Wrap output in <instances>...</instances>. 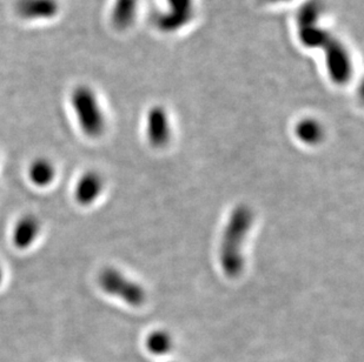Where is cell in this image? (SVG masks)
<instances>
[{
    "instance_id": "obj_8",
    "label": "cell",
    "mask_w": 364,
    "mask_h": 362,
    "mask_svg": "<svg viewBox=\"0 0 364 362\" xmlns=\"http://www.w3.org/2000/svg\"><path fill=\"white\" fill-rule=\"evenodd\" d=\"M16 10L26 21L51 19L59 12L58 0H18Z\"/></svg>"
},
{
    "instance_id": "obj_14",
    "label": "cell",
    "mask_w": 364,
    "mask_h": 362,
    "mask_svg": "<svg viewBox=\"0 0 364 362\" xmlns=\"http://www.w3.org/2000/svg\"><path fill=\"white\" fill-rule=\"evenodd\" d=\"M323 4L320 0H308L297 11V24L301 26L320 24V19L323 16Z\"/></svg>"
},
{
    "instance_id": "obj_2",
    "label": "cell",
    "mask_w": 364,
    "mask_h": 362,
    "mask_svg": "<svg viewBox=\"0 0 364 362\" xmlns=\"http://www.w3.org/2000/svg\"><path fill=\"white\" fill-rule=\"evenodd\" d=\"M71 104L82 133L100 138L107 127V120L96 93L89 86H78L71 94Z\"/></svg>"
},
{
    "instance_id": "obj_15",
    "label": "cell",
    "mask_w": 364,
    "mask_h": 362,
    "mask_svg": "<svg viewBox=\"0 0 364 362\" xmlns=\"http://www.w3.org/2000/svg\"><path fill=\"white\" fill-rule=\"evenodd\" d=\"M146 345L150 352L155 354H164L171 349V336L164 331H154L152 334L149 335Z\"/></svg>"
},
{
    "instance_id": "obj_1",
    "label": "cell",
    "mask_w": 364,
    "mask_h": 362,
    "mask_svg": "<svg viewBox=\"0 0 364 362\" xmlns=\"http://www.w3.org/2000/svg\"><path fill=\"white\" fill-rule=\"evenodd\" d=\"M254 220V211L245 204L237 205L231 211L218 250L220 268L228 278L240 277L243 272L245 266L244 243Z\"/></svg>"
},
{
    "instance_id": "obj_11",
    "label": "cell",
    "mask_w": 364,
    "mask_h": 362,
    "mask_svg": "<svg viewBox=\"0 0 364 362\" xmlns=\"http://www.w3.org/2000/svg\"><path fill=\"white\" fill-rule=\"evenodd\" d=\"M138 0H114L112 23L119 30L129 28L137 16Z\"/></svg>"
},
{
    "instance_id": "obj_6",
    "label": "cell",
    "mask_w": 364,
    "mask_h": 362,
    "mask_svg": "<svg viewBox=\"0 0 364 362\" xmlns=\"http://www.w3.org/2000/svg\"><path fill=\"white\" fill-rule=\"evenodd\" d=\"M146 137L155 148H163L171 139V123L166 109L154 106L146 116Z\"/></svg>"
},
{
    "instance_id": "obj_9",
    "label": "cell",
    "mask_w": 364,
    "mask_h": 362,
    "mask_svg": "<svg viewBox=\"0 0 364 362\" xmlns=\"http://www.w3.org/2000/svg\"><path fill=\"white\" fill-rule=\"evenodd\" d=\"M41 221L32 214L21 216L14 225L12 232V241L14 246L19 250H28V247L35 243L41 233Z\"/></svg>"
},
{
    "instance_id": "obj_17",
    "label": "cell",
    "mask_w": 364,
    "mask_h": 362,
    "mask_svg": "<svg viewBox=\"0 0 364 362\" xmlns=\"http://www.w3.org/2000/svg\"><path fill=\"white\" fill-rule=\"evenodd\" d=\"M3 278H4L3 268H1V266H0V284H1V281H3Z\"/></svg>"
},
{
    "instance_id": "obj_4",
    "label": "cell",
    "mask_w": 364,
    "mask_h": 362,
    "mask_svg": "<svg viewBox=\"0 0 364 362\" xmlns=\"http://www.w3.org/2000/svg\"><path fill=\"white\" fill-rule=\"evenodd\" d=\"M322 50L329 78L337 85L347 84L353 75V62L346 45L333 35Z\"/></svg>"
},
{
    "instance_id": "obj_5",
    "label": "cell",
    "mask_w": 364,
    "mask_h": 362,
    "mask_svg": "<svg viewBox=\"0 0 364 362\" xmlns=\"http://www.w3.org/2000/svg\"><path fill=\"white\" fill-rule=\"evenodd\" d=\"M168 9L156 16V25L163 32L178 31L193 17V0H166Z\"/></svg>"
},
{
    "instance_id": "obj_10",
    "label": "cell",
    "mask_w": 364,
    "mask_h": 362,
    "mask_svg": "<svg viewBox=\"0 0 364 362\" xmlns=\"http://www.w3.org/2000/svg\"><path fill=\"white\" fill-rule=\"evenodd\" d=\"M295 136L302 144L308 146H316L324 139V127L322 124L314 118H304L296 124Z\"/></svg>"
},
{
    "instance_id": "obj_13",
    "label": "cell",
    "mask_w": 364,
    "mask_h": 362,
    "mask_svg": "<svg viewBox=\"0 0 364 362\" xmlns=\"http://www.w3.org/2000/svg\"><path fill=\"white\" fill-rule=\"evenodd\" d=\"M331 37V33L320 24L299 28V41L308 48H323Z\"/></svg>"
},
{
    "instance_id": "obj_3",
    "label": "cell",
    "mask_w": 364,
    "mask_h": 362,
    "mask_svg": "<svg viewBox=\"0 0 364 362\" xmlns=\"http://www.w3.org/2000/svg\"><path fill=\"white\" fill-rule=\"evenodd\" d=\"M98 284L104 293L118 297L134 307H139L146 300V292L141 284L112 267L104 268L100 272Z\"/></svg>"
},
{
    "instance_id": "obj_12",
    "label": "cell",
    "mask_w": 364,
    "mask_h": 362,
    "mask_svg": "<svg viewBox=\"0 0 364 362\" xmlns=\"http://www.w3.org/2000/svg\"><path fill=\"white\" fill-rule=\"evenodd\" d=\"M28 178L36 186L46 187L55 180V165L45 158L36 159L35 161H32V164L28 168Z\"/></svg>"
},
{
    "instance_id": "obj_16",
    "label": "cell",
    "mask_w": 364,
    "mask_h": 362,
    "mask_svg": "<svg viewBox=\"0 0 364 362\" xmlns=\"http://www.w3.org/2000/svg\"><path fill=\"white\" fill-rule=\"evenodd\" d=\"M265 1H269V3H284V1H288V0H265Z\"/></svg>"
},
{
    "instance_id": "obj_7",
    "label": "cell",
    "mask_w": 364,
    "mask_h": 362,
    "mask_svg": "<svg viewBox=\"0 0 364 362\" xmlns=\"http://www.w3.org/2000/svg\"><path fill=\"white\" fill-rule=\"evenodd\" d=\"M104 190V179L96 171H87L77 181L75 199L82 206H90L97 202Z\"/></svg>"
}]
</instances>
